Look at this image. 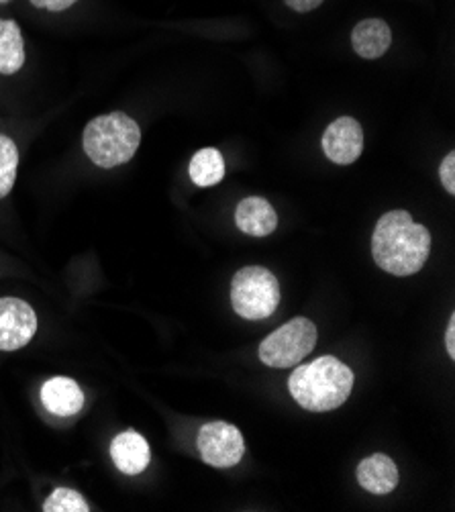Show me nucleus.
Returning <instances> with one entry per match:
<instances>
[{"mask_svg": "<svg viewBox=\"0 0 455 512\" xmlns=\"http://www.w3.org/2000/svg\"><path fill=\"white\" fill-rule=\"evenodd\" d=\"M431 253V233L407 211L386 213L372 235L374 262L392 276H413Z\"/></svg>", "mask_w": 455, "mask_h": 512, "instance_id": "1", "label": "nucleus"}, {"mask_svg": "<svg viewBox=\"0 0 455 512\" xmlns=\"http://www.w3.org/2000/svg\"><path fill=\"white\" fill-rule=\"evenodd\" d=\"M351 388L353 372L331 355L298 366L288 380L292 398L313 413L335 411L349 398Z\"/></svg>", "mask_w": 455, "mask_h": 512, "instance_id": "2", "label": "nucleus"}, {"mask_svg": "<svg viewBox=\"0 0 455 512\" xmlns=\"http://www.w3.org/2000/svg\"><path fill=\"white\" fill-rule=\"evenodd\" d=\"M141 143V129L135 119L115 111L92 119L82 133V147L98 168H117L133 160Z\"/></svg>", "mask_w": 455, "mask_h": 512, "instance_id": "3", "label": "nucleus"}, {"mask_svg": "<svg viewBox=\"0 0 455 512\" xmlns=\"http://www.w3.org/2000/svg\"><path fill=\"white\" fill-rule=\"evenodd\" d=\"M231 304L235 313L247 321L272 317L280 304V284L262 266L241 268L231 282Z\"/></svg>", "mask_w": 455, "mask_h": 512, "instance_id": "4", "label": "nucleus"}, {"mask_svg": "<svg viewBox=\"0 0 455 512\" xmlns=\"http://www.w3.org/2000/svg\"><path fill=\"white\" fill-rule=\"evenodd\" d=\"M317 327L305 317H296L268 335L260 345V360L270 368H292L315 349Z\"/></svg>", "mask_w": 455, "mask_h": 512, "instance_id": "5", "label": "nucleus"}, {"mask_svg": "<svg viewBox=\"0 0 455 512\" xmlns=\"http://www.w3.org/2000/svg\"><path fill=\"white\" fill-rule=\"evenodd\" d=\"M198 453L202 462L213 468H233L241 462L245 453V441L241 431L229 423H209L200 429Z\"/></svg>", "mask_w": 455, "mask_h": 512, "instance_id": "6", "label": "nucleus"}, {"mask_svg": "<svg viewBox=\"0 0 455 512\" xmlns=\"http://www.w3.org/2000/svg\"><path fill=\"white\" fill-rule=\"evenodd\" d=\"M37 333V315L21 298H0V351L23 349Z\"/></svg>", "mask_w": 455, "mask_h": 512, "instance_id": "7", "label": "nucleus"}, {"mask_svg": "<svg viewBox=\"0 0 455 512\" xmlns=\"http://www.w3.org/2000/svg\"><path fill=\"white\" fill-rule=\"evenodd\" d=\"M323 153L337 166H349L364 151V131L353 117L335 119L323 133Z\"/></svg>", "mask_w": 455, "mask_h": 512, "instance_id": "8", "label": "nucleus"}, {"mask_svg": "<svg viewBox=\"0 0 455 512\" xmlns=\"http://www.w3.org/2000/svg\"><path fill=\"white\" fill-rule=\"evenodd\" d=\"M235 223L245 235L268 237L278 227V215L266 198L247 196L237 204Z\"/></svg>", "mask_w": 455, "mask_h": 512, "instance_id": "9", "label": "nucleus"}, {"mask_svg": "<svg viewBox=\"0 0 455 512\" xmlns=\"http://www.w3.org/2000/svg\"><path fill=\"white\" fill-rule=\"evenodd\" d=\"M41 402L52 415L74 417L84 406V392L72 378H52L41 386Z\"/></svg>", "mask_w": 455, "mask_h": 512, "instance_id": "10", "label": "nucleus"}, {"mask_svg": "<svg viewBox=\"0 0 455 512\" xmlns=\"http://www.w3.org/2000/svg\"><path fill=\"white\" fill-rule=\"evenodd\" d=\"M111 457L119 472L127 476H137L149 466V443L137 431H125L113 439Z\"/></svg>", "mask_w": 455, "mask_h": 512, "instance_id": "11", "label": "nucleus"}, {"mask_svg": "<svg viewBox=\"0 0 455 512\" xmlns=\"http://www.w3.org/2000/svg\"><path fill=\"white\" fill-rule=\"evenodd\" d=\"M392 45V29L384 19H364L351 31V47L364 60L382 58Z\"/></svg>", "mask_w": 455, "mask_h": 512, "instance_id": "12", "label": "nucleus"}, {"mask_svg": "<svg viewBox=\"0 0 455 512\" xmlns=\"http://www.w3.org/2000/svg\"><path fill=\"white\" fill-rule=\"evenodd\" d=\"M358 482L366 492L388 494L398 486V468L384 453L370 455L358 466Z\"/></svg>", "mask_w": 455, "mask_h": 512, "instance_id": "13", "label": "nucleus"}, {"mask_svg": "<svg viewBox=\"0 0 455 512\" xmlns=\"http://www.w3.org/2000/svg\"><path fill=\"white\" fill-rule=\"evenodd\" d=\"M25 64V41L17 21L0 19V74L13 76Z\"/></svg>", "mask_w": 455, "mask_h": 512, "instance_id": "14", "label": "nucleus"}, {"mask_svg": "<svg viewBox=\"0 0 455 512\" xmlns=\"http://www.w3.org/2000/svg\"><path fill=\"white\" fill-rule=\"evenodd\" d=\"M188 174L198 188L217 186L225 178V160L221 156V151L215 147L198 149L190 160Z\"/></svg>", "mask_w": 455, "mask_h": 512, "instance_id": "15", "label": "nucleus"}, {"mask_svg": "<svg viewBox=\"0 0 455 512\" xmlns=\"http://www.w3.org/2000/svg\"><path fill=\"white\" fill-rule=\"evenodd\" d=\"M19 170V149L7 135H0V198L11 194Z\"/></svg>", "mask_w": 455, "mask_h": 512, "instance_id": "16", "label": "nucleus"}, {"mask_svg": "<svg viewBox=\"0 0 455 512\" xmlns=\"http://www.w3.org/2000/svg\"><path fill=\"white\" fill-rule=\"evenodd\" d=\"M45 512H88V502L70 488H56L45 502H43Z\"/></svg>", "mask_w": 455, "mask_h": 512, "instance_id": "17", "label": "nucleus"}, {"mask_svg": "<svg viewBox=\"0 0 455 512\" xmlns=\"http://www.w3.org/2000/svg\"><path fill=\"white\" fill-rule=\"evenodd\" d=\"M439 178L447 194H455V151H449L439 166Z\"/></svg>", "mask_w": 455, "mask_h": 512, "instance_id": "18", "label": "nucleus"}, {"mask_svg": "<svg viewBox=\"0 0 455 512\" xmlns=\"http://www.w3.org/2000/svg\"><path fill=\"white\" fill-rule=\"evenodd\" d=\"M29 3L35 7V9H41V11H49V13H62V11H68L70 7H74L78 0H29Z\"/></svg>", "mask_w": 455, "mask_h": 512, "instance_id": "19", "label": "nucleus"}, {"mask_svg": "<svg viewBox=\"0 0 455 512\" xmlns=\"http://www.w3.org/2000/svg\"><path fill=\"white\" fill-rule=\"evenodd\" d=\"M286 7L296 11V13H313L315 9H319L325 0H284Z\"/></svg>", "mask_w": 455, "mask_h": 512, "instance_id": "20", "label": "nucleus"}, {"mask_svg": "<svg viewBox=\"0 0 455 512\" xmlns=\"http://www.w3.org/2000/svg\"><path fill=\"white\" fill-rule=\"evenodd\" d=\"M445 347H447V353L453 360L455 357V315L449 319V327L445 331Z\"/></svg>", "mask_w": 455, "mask_h": 512, "instance_id": "21", "label": "nucleus"}]
</instances>
